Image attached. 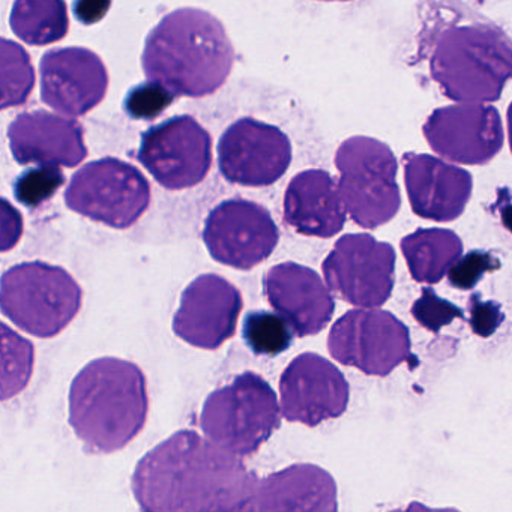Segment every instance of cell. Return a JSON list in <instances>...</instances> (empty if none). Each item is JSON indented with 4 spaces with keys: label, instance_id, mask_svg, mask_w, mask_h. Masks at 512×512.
I'll return each instance as SVG.
<instances>
[{
    "label": "cell",
    "instance_id": "1",
    "mask_svg": "<svg viewBox=\"0 0 512 512\" xmlns=\"http://www.w3.org/2000/svg\"><path fill=\"white\" fill-rule=\"evenodd\" d=\"M257 479L238 455L182 430L137 464L133 491L143 511H248Z\"/></svg>",
    "mask_w": 512,
    "mask_h": 512
},
{
    "label": "cell",
    "instance_id": "2",
    "mask_svg": "<svg viewBox=\"0 0 512 512\" xmlns=\"http://www.w3.org/2000/svg\"><path fill=\"white\" fill-rule=\"evenodd\" d=\"M235 50L217 17L199 8L167 14L146 38L143 71L176 97L202 98L229 79Z\"/></svg>",
    "mask_w": 512,
    "mask_h": 512
},
{
    "label": "cell",
    "instance_id": "3",
    "mask_svg": "<svg viewBox=\"0 0 512 512\" xmlns=\"http://www.w3.org/2000/svg\"><path fill=\"white\" fill-rule=\"evenodd\" d=\"M148 410L145 374L133 362L95 359L71 383V427L94 451L127 446L145 427Z\"/></svg>",
    "mask_w": 512,
    "mask_h": 512
},
{
    "label": "cell",
    "instance_id": "4",
    "mask_svg": "<svg viewBox=\"0 0 512 512\" xmlns=\"http://www.w3.org/2000/svg\"><path fill=\"white\" fill-rule=\"evenodd\" d=\"M511 43L490 26H458L443 32L434 46V82L455 103L499 100L511 77Z\"/></svg>",
    "mask_w": 512,
    "mask_h": 512
},
{
    "label": "cell",
    "instance_id": "5",
    "mask_svg": "<svg viewBox=\"0 0 512 512\" xmlns=\"http://www.w3.org/2000/svg\"><path fill=\"white\" fill-rule=\"evenodd\" d=\"M82 299L77 281L49 263H22L0 278V310L34 337L61 334L76 319Z\"/></svg>",
    "mask_w": 512,
    "mask_h": 512
},
{
    "label": "cell",
    "instance_id": "6",
    "mask_svg": "<svg viewBox=\"0 0 512 512\" xmlns=\"http://www.w3.org/2000/svg\"><path fill=\"white\" fill-rule=\"evenodd\" d=\"M277 395L253 371L239 374L230 385L206 398L200 427L209 440L230 454L253 455L280 427Z\"/></svg>",
    "mask_w": 512,
    "mask_h": 512
},
{
    "label": "cell",
    "instance_id": "7",
    "mask_svg": "<svg viewBox=\"0 0 512 512\" xmlns=\"http://www.w3.org/2000/svg\"><path fill=\"white\" fill-rule=\"evenodd\" d=\"M335 166L341 175V202L358 226L377 229L398 214V163L388 145L373 137H350L338 148Z\"/></svg>",
    "mask_w": 512,
    "mask_h": 512
},
{
    "label": "cell",
    "instance_id": "8",
    "mask_svg": "<svg viewBox=\"0 0 512 512\" xmlns=\"http://www.w3.org/2000/svg\"><path fill=\"white\" fill-rule=\"evenodd\" d=\"M71 211L106 224L128 229L148 211L151 185L140 170L116 158L86 164L65 191Z\"/></svg>",
    "mask_w": 512,
    "mask_h": 512
},
{
    "label": "cell",
    "instance_id": "9",
    "mask_svg": "<svg viewBox=\"0 0 512 512\" xmlns=\"http://www.w3.org/2000/svg\"><path fill=\"white\" fill-rule=\"evenodd\" d=\"M332 358L368 376L385 377L412 359L409 328L383 310H352L332 326Z\"/></svg>",
    "mask_w": 512,
    "mask_h": 512
},
{
    "label": "cell",
    "instance_id": "10",
    "mask_svg": "<svg viewBox=\"0 0 512 512\" xmlns=\"http://www.w3.org/2000/svg\"><path fill=\"white\" fill-rule=\"evenodd\" d=\"M397 254L373 236L344 235L323 262L326 283L347 304L382 307L391 298Z\"/></svg>",
    "mask_w": 512,
    "mask_h": 512
},
{
    "label": "cell",
    "instance_id": "11",
    "mask_svg": "<svg viewBox=\"0 0 512 512\" xmlns=\"http://www.w3.org/2000/svg\"><path fill=\"white\" fill-rule=\"evenodd\" d=\"M139 161L167 190L196 187L212 166V139L191 116H176L142 137Z\"/></svg>",
    "mask_w": 512,
    "mask_h": 512
},
{
    "label": "cell",
    "instance_id": "12",
    "mask_svg": "<svg viewBox=\"0 0 512 512\" xmlns=\"http://www.w3.org/2000/svg\"><path fill=\"white\" fill-rule=\"evenodd\" d=\"M203 241L217 262L248 271L274 253L280 230L268 209L259 203L232 199L212 209Z\"/></svg>",
    "mask_w": 512,
    "mask_h": 512
},
{
    "label": "cell",
    "instance_id": "13",
    "mask_svg": "<svg viewBox=\"0 0 512 512\" xmlns=\"http://www.w3.org/2000/svg\"><path fill=\"white\" fill-rule=\"evenodd\" d=\"M292 155V143L280 128L253 118L230 125L218 143L221 173L244 187H269L280 181Z\"/></svg>",
    "mask_w": 512,
    "mask_h": 512
},
{
    "label": "cell",
    "instance_id": "14",
    "mask_svg": "<svg viewBox=\"0 0 512 512\" xmlns=\"http://www.w3.org/2000/svg\"><path fill=\"white\" fill-rule=\"evenodd\" d=\"M424 136L440 157L467 166L487 164L505 143L502 119L488 103H455L434 110Z\"/></svg>",
    "mask_w": 512,
    "mask_h": 512
},
{
    "label": "cell",
    "instance_id": "15",
    "mask_svg": "<svg viewBox=\"0 0 512 512\" xmlns=\"http://www.w3.org/2000/svg\"><path fill=\"white\" fill-rule=\"evenodd\" d=\"M281 413L289 422L316 427L340 418L349 404L346 377L316 353H302L281 374Z\"/></svg>",
    "mask_w": 512,
    "mask_h": 512
},
{
    "label": "cell",
    "instance_id": "16",
    "mask_svg": "<svg viewBox=\"0 0 512 512\" xmlns=\"http://www.w3.org/2000/svg\"><path fill=\"white\" fill-rule=\"evenodd\" d=\"M241 311V292L233 284L220 275H200L182 293L173 331L191 346L215 350L235 335Z\"/></svg>",
    "mask_w": 512,
    "mask_h": 512
},
{
    "label": "cell",
    "instance_id": "17",
    "mask_svg": "<svg viewBox=\"0 0 512 512\" xmlns=\"http://www.w3.org/2000/svg\"><path fill=\"white\" fill-rule=\"evenodd\" d=\"M41 97L59 115L80 118L104 100L109 73L100 56L82 47L46 53L40 67Z\"/></svg>",
    "mask_w": 512,
    "mask_h": 512
},
{
    "label": "cell",
    "instance_id": "18",
    "mask_svg": "<svg viewBox=\"0 0 512 512\" xmlns=\"http://www.w3.org/2000/svg\"><path fill=\"white\" fill-rule=\"evenodd\" d=\"M263 283L269 304L292 326L296 337L319 334L331 322L334 298L313 269L280 263L266 272Z\"/></svg>",
    "mask_w": 512,
    "mask_h": 512
},
{
    "label": "cell",
    "instance_id": "19",
    "mask_svg": "<svg viewBox=\"0 0 512 512\" xmlns=\"http://www.w3.org/2000/svg\"><path fill=\"white\" fill-rule=\"evenodd\" d=\"M404 182L410 206L424 220H457L472 196V175L427 154L404 157Z\"/></svg>",
    "mask_w": 512,
    "mask_h": 512
},
{
    "label": "cell",
    "instance_id": "20",
    "mask_svg": "<svg viewBox=\"0 0 512 512\" xmlns=\"http://www.w3.org/2000/svg\"><path fill=\"white\" fill-rule=\"evenodd\" d=\"M11 152L17 163L76 167L88 157L83 130L64 115L22 113L8 128Z\"/></svg>",
    "mask_w": 512,
    "mask_h": 512
},
{
    "label": "cell",
    "instance_id": "21",
    "mask_svg": "<svg viewBox=\"0 0 512 512\" xmlns=\"http://www.w3.org/2000/svg\"><path fill=\"white\" fill-rule=\"evenodd\" d=\"M284 221L301 235L323 239L338 235L346 224V209L334 178L319 169L296 175L284 196Z\"/></svg>",
    "mask_w": 512,
    "mask_h": 512
},
{
    "label": "cell",
    "instance_id": "22",
    "mask_svg": "<svg viewBox=\"0 0 512 512\" xmlns=\"http://www.w3.org/2000/svg\"><path fill=\"white\" fill-rule=\"evenodd\" d=\"M337 484L322 467L295 464L257 481L248 511H337Z\"/></svg>",
    "mask_w": 512,
    "mask_h": 512
},
{
    "label": "cell",
    "instance_id": "23",
    "mask_svg": "<svg viewBox=\"0 0 512 512\" xmlns=\"http://www.w3.org/2000/svg\"><path fill=\"white\" fill-rule=\"evenodd\" d=\"M401 251L413 280L436 284L463 253V242L452 230L419 229L401 241Z\"/></svg>",
    "mask_w": 512,
    "mask_h": 512
},
{
    "label": "cell",
    "instance_id": "24",
    "mask_svg": "<svg viewBox=\"0 0 512 512\" xmlns=\"http://www.w3.org/2000/svg\"><path fill=\"white\" fill-rule=\"evenodd\" d=\"M11 29L29 46H50L67 37L70 29L65 0H16Z\"/></svg>",
    "mask_w": 512,
    "mask_h": 512
},
{
    "label": "cell",
    "instance_id": "25",
    "mask_svg": "<svg viewBox=\"0 0 512 512\" xmlns=\"http://www.w3.org/2000/svg\"><path fill=\"white\" fill-rule=\"evenodd\" d=\"M34 364L31 341L0 322V401L16 397L29 385Z\"/></svg>",
    "mask_w": 512,
    "mask_h": 512
},
{
    "label": "cell",
    "instance_id": "26",
    "mask_svg": "<svg viewBox=\"0 0 512 512\" xmlns=\"http://www.w3.org/2000/svg\"><path fill=\"white\" fill-rule=\"evenodd\" d=\"M34 86L31 56L14 41L0 38V112L23 106Z\"/></svg>",
    "mask_w": 512,
    "mask_h": 512
},
{
    "label": "cell",
    "instance_id": "27",
    "mask_svg": "<svg viewBox=\"0 0 512 512\" xmlns=\"http://www.w3.org/2000/svg\"><path fill=\"white\" fill-rule=\"evenodd\" d=\"M242 337L256 355L277 356L292 346L295 332L280 314L253 311L245 317Z\"/></svg>",
    "mask_w": 512,
    "mask_h": 512
},
{
    "label": "cell",
    "instance_id": "28",
    "mask_svg": "<svg viewBox=\"0 0 512 512\" xmlns=\"http://www.w3.org/2000/svg\"><path fill=\"white\" fill-rule=\"evenodd\" d=\"M65 176L61 167L40 166L28 170L14 185L16 199L28 208H37L52 199L64 185Z\"/></svg>",
    "mask_w": 512,
    "mask_h": 512
},
{
    "label": "cell",
    "instance_id": "29",
    "mask_svg": "<svg viewBox=\"0 0 512 512\" xmlns=\"http://www.w3.org/2000/svg\"><path fill=\"white\" fill-rule=\"evenodd\" d=\"M412 316L419 325L437 334L440 329L445 328L455 319H461L464 314L457 305L440 298L430 287H424L421 298L413 302Z\"/></svg>",
    "mask_w": 512,
    "mask_h": 512
},
{
    "label": "cell",
    "instance_id": "30",
    "mask_svg": "<svg viewBox=\"0 0 512 512\" xmlns=\"http://www.w3.org/2000/svg\"><path fill=\"white\" fill-rule=\"evenodd\" d=\"M502 266L500 260L490 251H470L464 257H458L448 269V281L452 287L470 290L481 281L488 272L497 271Z\"/></svg>",
    "mask_w": 512,
    "mask_h": 512
},
{
    "label": "cell",
    "instance_id": "31",
    "mask_svg": "<svg viewBox=\"0 0 512 512\" xmlns=\"http://www.w3.org/2000/svg\"><path fill=\"white\" fill-rule=\"evenodd\" d=\"M175 98L176 95L166 86L148 80V83L137 86L128 94L125 110L134 119H154L160 116Z\"/></svg>",
    "mask_w": 512,
    "mask_h": 512
},
{
    "label": "cell",
    "instance_id": "32",
    "mask_svg": "<svg viewBox=\"0 0 512 512\" xmlns=\"http://www.w3.org/2000/svg\"><path fill=\"white\" fill-rule=\"evenodd\" d=\"M505 320L502 307L494 301H484L481 295L470 298V328L482 338L491 337Z\"/></svg>",
    "mask_w": 512,
    "mask_h": 512
},
{
    "label": "cell",
    "instance_id": "33",
    "mask_svg": "<svg viewBox=\"0 0 512 512\" xmlns=\"http://www.w3.org/2000/svg\"><path fill=\"white\" fill-rule=\"evenodd\" d=\"M25 232V221L19 209L0 197V253L17 247Z\"/></svg>",
    "mask_w": 512,
    "mask_h": 512
},
{
    "label": "cell",
    "instance_id": "34",
    "mask_svg": "<svg viewBox=\"0 0 512 512\" xmlns=\"http://www.w3.org/2000/svg\"><path fill=\"white\" fill-rule=\"evenodd\" d=\"M110 7H112V0H76L74 14L80 23L92 26L107 16Z\"/></svg>",
    "mask_w": 512,
    "mask_h": 512
},
{
    "label": "cell",
    "instance_id": "35",
    "mask_svg": "<svg viewBox=\"0 0 512 512\" xmlns=\"http://www.w3.org/2000/svg\"><path fill=\"white\" fill-rule=\"evenodd\" d=\"M326 2H349V0H326Z\"/></svg>",
    "mask_w": 512,
    "mask_h": 512
}]
</instances>
